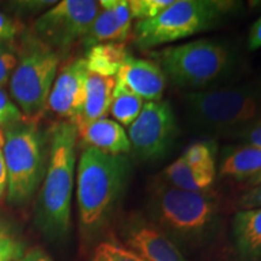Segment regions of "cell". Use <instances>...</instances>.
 I'll list each match as a JSON object with an SVG mask.
<instances>
[{
  "mask_svg": "<svg viewBox=\"0 0 261 261\" xmlns=\"http://www.w3.org/2000/svg\"><path fill=\"white\" fill-rule=\"evenodd\" d=\"M146 213L181 253L205 247L219 230V198L211 189L185 191L158 179L149 189Z\"/></svg>",
  "mask_w": 261,
  "mask_h": 261,
  "instance_id": "cell-1",
  "label": "cell"
},
{
  "mask_svg": "<svg viewBox=\"0 0 261 261\" xmlns=\"http://www.w3.org/2000/svg\"><path fill=\"white\" fill-rule=\"evenodd\" d=\"M133 165L128 155H109L85 148L77 165L79 220L86 236L99 232L112 219L128 189Z\"/></svg>",
  "mask_w": 261,
  "mask_h": 261,
  "instance_id": "cell-2",
  "label": "cell"
},
{
  "mask_svg": "<svg viewBox=\"0 0 261 261\" xmlns=\"http://www.w3.org/2000/svg\"><path fill=\"white\" fill-rule=\"evenodd\" d=\"M76 143V127L69 121L58 122L51 128L48 161L35 219L41 232L52 241L64 240L69 232Z\"/></svg>",
  "mask_w": 261,
  "mask_h": 261,
  "instance_id": "cell-3",
  "label": "cell"
},
{
  "mask_svg": "<svg viewBox=\"0 0 261 261\" xmlns=\"http://www.w3.org/2000/svg\"><path fill=\"white\" fill-rule=\"evenodd\" d=\"M150 56L166 79L189 92L221 87L236 74L240 58L231 44L218 39H201L155 51Z\"/></svg>",
  "mask_w": 261,
  "mask_h": 261,
  "instance_id": "cell-4",
  "label": "cell"
},
{
  "mask_svg": "<svg viewBox=\"0 0 261 261\" xmlns=\"http://www.w3.org/2000/svg\"><path fill=\"white\" fill-rule=\"evenodd\" d=\"M182 99L189 125L201 135L233 136L261 117V84L187 92Z\"/></svg>",
  "mask_w": 261,
  "mask_h": 261,
  "instance_id": "cell-5",
  "label": "cell"
},
{
  "mask_svg": "<svg viewBox=\"0 0 261 261\" xmlns=\"http://www.w3.org/2000/svg\"><path fill=\"white\" fill-rule=\"evenodd\" d=\"M58 64L60 55L35 37L34 33L22 37L17 64L9 83L12 99L24 121L35 123L46 112Z\"/></svg>",
  "mask_w": 261,
  "mask_h": 261,
  "instance_id": "cell-6",
  "label": "cell"
},
{
  "mask_svg": "<svg viewBox=\"0 0 261 261\" xmlns=\"http://www.w3.org/2000/svg\"><path fill=\"white\" fill-rule=\"evenodd\" d=\"M234 6L220 0H173L156 17L135 25L133 40L144 50L181 40L214 28Z\"/></svg>",
  "mask_w": 261,
  "mask_h": 261,
  "instance_id": "cell-7",
  "label": "cell"
},
{
  "mask_svg": "<svg viewBox=\"0 0 261 261\" xmlns=\"http://www.w3.org/2000/svg\"><path fill=\"white\" fill-rule=\"evenodd\" d=\"M6 198L9 203L24 204L34 195L46 171V148L35 123L21 121L5 127Z\"/></svg>",
  "mask_w": 261,
  "mask_h": 261,
  "instance_id": "cell-8",
  "label": "cell"
},
{
  "mask_svg": "<svg viewBox=\"0 0 261 261\" xmlns=\"http://www.w3.org/2000/svg\"><path fill=\"white\" fill-rule=\"evenodd\" d=\"M177 132V119L171 104L166 100L146 102L128 126L130 152L140 161H161L171 152Z\"/></svg>",
  "mask_w": 261,
  "mask_h": 261,
  "instance_id": "cell-9",
  "label": "cell"
},
{
  "mask_svg": "<svg viewBox=\"0 0 261 261\" xmlns=\"http://www.w3.org/2000/svg\"><path fill=\"white\" fill-rule=\"evenodd\" d=\"M99 8L96 0H62L37 18L33 33L57 54L64 52L83 40Z\"/></svg>",
  "mask_w": 261,
  "mask_h": 261,
  "instance_id": "cell-10",
  "label": "cell"
},
{
  "mask_svg": "<svg viewBox=\"0 0 261 261\" xmlns=\"http://www.w3.org/2000/svg\"><path fill=\"white\" fill-rule=\"evenodd\" d=\"M120 237L128 250L144 261H188L180 249L140 213L126 215L120 227Z\"/></svg>",
  "mask_w": 261,
  "mask_h": 261,
  "instance_id": "cell-11",
  "label": "cell"
},
{
  "mask_svg": "<svg viewBox=\"0 0 261 261\" xmlns=\"http://www.w3.org/2000/svg\"><path fill=\"white\" fill-rule=\"evenodd\" d=\"M89 69L85 58H75L62 68L48 96L47 109L74 123L80 119Z\"/></svg>",
  "mask_w": 261,
  "mask_h": 261,
  "instance_id": "cell-12",
  "label": "cell"
},
{
  "mask_svg": "<svg viewBox=\"0 0 261 261\" xmlns=\"http://www.w3.org/2000/svg\"><path fill=\"white\" fill-rule=\"evenodd\" d=\"M115 79L121 81L132 92L148 102L161 100L167 83L166 75L159 64L132 56L127 58Z\"/></svg>",
  "mask_w": 261,
  "mask_h": 261,
  "instance_id": "cell-13",
  "label": "cell"
},
{
  "mask_svg": "<svg viewBox=\"0 0 261 261\" xmlns=\"http://www.w3.org/2000/svg\"><path fill=\"white\" fill-rule=\"evenodd\" d=\"M77 137L86 148H93L109 155H128L130 144L123 127L114 120L99 119L76 125Z\"/></svg>",
  "mask_w": 261,
  "mask_h": 261,
  "instance_id": "cell-14",
  "label": "cell"
},
{
  "mask_svg": "<svg viewBox=\"0 0 261 261\" xmlns=\"http://www.w3.org/2000/svg\"><path fill=\"white\" fill-rule=\"evenodd\" d=\"M232 240L243 261L261 259V207L241 210L232 220Z\"/></svg>",
  "mask_w": 261,
  "mask_h": 261,
  "instance_id": "cell-15",
  "label": "cell"
},
{
  "mask_svg": "<svg viewBox=\"0 0 261 261\" xmlns=\"http://www.w3.org/2000/svg\"><path fill=\"white\" fill-rule=\"evenodd\" d=\"M217 177L215 162L201 166H189L179 158L163 169L160 180L169 187L185 191L210 190Z\"/></svg>",
  "mask_w": 261,
  "mask_h": 261,
  "instance_id": "cell-16",
  "label": "cell"
},
{
  "mask_svg": "<svg viewBox=\"0 0 261 261\" xmlns=\"http://www.w3.org/2000/svg\"><path fill=\"white\" fill-rule=\"evenodd\" d=\"M115 77H106L92 74L89 71V76L85 86V102L80 119L74 126L80 123L92 122L104 119L109 113L112 104L113 91L115 87Z\"/></svg>",
  "mask_w": 261,
  "mask_h": 261,
  "instance_id": "cell-17",
  "label": "cell"
},
{
  "mask_svg": "<svg viewBox=\"0 0 261 261\" xmlns=\"http://www.w3.org/2000/svg\"><path fill=\"white\" fill-rule=\"evenodd\" d=\"M260 171L261 148L241 144L224 149L219 163L221 177L247 181Z\"/></svg>",
  "mask_w": 261,
  "mask_h": 261,
  "instance_id": "cell-18",
  "label": "cell"
},
{
  "mask_svg": "<svg viewBox=\"0 0 261 261\" xmlns=\"http://www.w3.org/2000/svg\"><path fill=\"white\" fill-rule=\"evenodd\" d=\"M128 57L125 44L104 42L90 47L85 61L90 73L106 77H116Z\"/></svg>",
  "mask_w": 261,
  "mask_h": 261,
  "instance_id": "cell-19",
  "label": "cell"
},
{
  "mask_svg": "<svg viewBox=\"0 0 261 261\" xmlns=\"http://www.w3.org/2000/svg\"><path fill=\"white\" fill-rule=\"evenodd\" d=\"M99 5L100 8L96 18L83 38V44L87 48L104 42H122L127 39L114 14L112 0H102L99 2Z\"/></svg>",
  "mask_w": 261,
  "mask_h": 261,
  "instance_id": "cell-20",
  "label": "cell"
},
{
  "mask_svg": "<svg viewBox=\"0 0 261 261\" xmlns=\"http://www.w3.org/2000/svg\"><path fill=\"white\" fill-rule=\"evenodd\" d=\"M143 106L144 103L142 98L132 92L121 81L116 80L109 113L117 123L128 127L138 117Z\"/></svg>",
  "mask_w": 261,
  "mask_h": 261,
  "instance_id": "cell-21",
  "label": "cell"
},
{
  "mask_svg": "<svg viewBox=\"0 0 261 261\" xmlns=\"http://www.w3.org/2000/svg\"><path fill=\"white\" fill-rule=\"evenodd\" d=\"M23 243L8 224L0 220V261H17L23 256Z\"/></svg>",
  "mask_w": 261,
  "mask_h": 261,
  "instance_id": "cell-22",
  "label": "cell"
},
{
  "mask_svg": "<svg viewBox=\"0 0 261 261\" xmlns=\"http://www.w3.org/2000/svg\"><path fill=\"white\" fill-rule=\"evenodd\" d=\"M215 152L217 145L213 142H196L182 152L180 159L189 166H201L205 163L215 162Z\"/></svg>",
  "mask_w": 261,
  "mask_h": 261,
  "instance_id": "cell-23",
  "label": "cell"
},
{
  "mask_svg": "<svg viewBox=\"0 0 261 261\" xmlns=\"http://www.w3.org/2000/svg\"><path fill=\"white\" fill-rule=\"evenodd\" d=\"M18 58V47L15 40L0 39V87H4L14 73Z\"/></svg>",
  "mask_w": 261,
  "mask_h": 261,
  "instance_id": "cell-24",
  "label": "cell"
},
{
  "mask_svg": "<svg viewBox=\"0 0 261 261\" xmlns=\"http://www.w3.org/2000/svg\"><path fill=\"white\" fill-rule=\"evenodd\" d=\"M173 3V0H129L128 5L133 19L146 21L161 14Z\"/></svg>",
  "mask_w": 261,
  "mask_h": 261,
  "instance_id": "cell-25",
  "label": "cell"
},
{
  "mask_svg": "<svg viewBox=\"0 0 261 261\" xmlns=\"http://www.w3.org/2000/svg\"><path fill=\"white\" fill-rule=\"evenodd\" d=\"M92 261H144L126 248L112 242L98 244L93 253Z\"/></svg>",
  "mask_w": 261,
  "mask_h": 261,
  "instance_id": "cell-26",
  "label": "cell"
},
{
  "mask_svg": "<svg viewBox=\"0 0 261 261\" xmlns=\"http://www.w3.org/2000/svg\"><path fill=\"white\" fill-rule=\"evenodd\" d=\"M21 121H24L22 113L4 89L0 87V127L5 128Z\"/></svg>",
  "mask_w": 261,
  "mask_h": 261,
  "instance_id": "cell-27",
  "label": "cell"
},
{
  "mask_svg": "<svg viewBox=\"0 0 261 261\" xmlns=\"http://www.w3.org/2000/svg\"><path fill=\"white\" fill-rule=\"evenodd\" d=\"M112 6L123 35H125L126 38H128L130 31H132L133 21L132 15H130L128 2H126V0H112Z\"/></svg>",
  "mask_w": 261,
  "mask_h": 261,
  "instance_id": "cell-28",
  "label": "cell"
},
{
  "mask_svg": "<svg viewBox=\"0 0 261 261\" xmlns=\"http://www.w3.org/2000/svg\"><path fill=\"white\" fill-rule=\"evenodd\" d=\"M233 137H236L244 145L261 148V117L257 119L256 121L250 123L249 126H247L246 128L234 133Z\"/></svg>",
  "mask_w": 261,
  "mask_h": 261,
  "instance_id": "cell-29",
  "label": "cell"
},
{
  "mask_svg": "<svg viewBox=\"0 0 261 261\" xmlns=\"http://www.w3.org/2000/svg\"><path fill=\"white\" fill-rule=\"evenodd\" d=\"M17 35V25L4 12L0 11V39L14 40Z\"/></svg>",
  "mask_w": 261,
  "mask_h": 261,
  "instance_id": "cell-30",
  "label": "cell"
},
{
  "mask_svg": "<svg viewBox=\"0 0 261 261\" xmlns=\"http://www.w3.org/2000/svg\"><path fill=\"white\" fill-rule=\"evenodd\" d=\"M6 165H5V156H4V135L0 128V200L4 197L6 194Z\"/></svg>",
  "mask_w": 261,
  "mask_h": 261,
  "instance_id": "cell-31",
  "label": "cell"
},
{
  "mask_svg": "<svg viewBox=\"0 0 261 261\" xmlns=\"http://www.w3.org/2000/svg\"><path fill=\"white\" fill-rule=\"evenodd\" d=\"M248 47L255 51L261 48V17L254 22L248 35Z\"/></svg>",
  "mask_w": 261,
  "mask_h": 261,
  "instance_id": "cell-32",
  "label": "cell"
},
{
  "mask_svg": "<svg viewBox=\"0 0 261 261\" xmlns=\"http://www.w3.org/2000/svg\"><path fill=\"white\" fill-rule=\"evenodd\" d=\"M17 261H52L51 257L41 249H31L23 254V256Z\"/></svg>",
  "mask_w": 261,
  "mask_h": 261,
  "instance_id": "cell-33",
  "label": "cell"
},
{
  "mask_svg": "<svg viewBox=\"0 0 261 261\" xmlns=\"http://www.w3.org/2000/svg\"><path fill=\"white\" fill-rule=\"evenodd\" d=\"M259 184H261V171L257 173V174H255V175H253L252 178H249L247 180V185L249 188H252V187H256V185H259Z\"/></svg>",
  "mask_w": 261,
  "mask_h": 261,
  "instance_id": "cell-34",
  "label": "cell"
}]
</instances>
